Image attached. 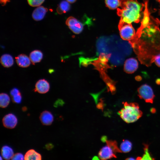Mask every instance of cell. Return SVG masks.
I'll list each match as a JSON object with an SVG mask.
<instances>
[{
	"label": "cell",
	"mask_w": 160,
	"mask_h": 160,
	"mask_svg": "<svg viewBox=\"0 0 160 160\" xmlns=\"http://www.w3.org/2000/svg\"><path fill=\"white\" fill-rule=\"evenodd\" d=\"M142 6L136 0H121V9H117L120 21L129 24L138 22L141 17Z\"/></svg>",
	"instance_id": "6da1fadb"
},
{
	"label": "cell",
	"mask_w": 160,
	"mask_h": 160,
	"mask_svg": "<svg viewBox=\"0 0 160 160\" xmlns=\"http://www.w3.org/2000/svg\"><path fill=\"white\" fill-rule=\"evenodd\" d=\"M123 107L118 112L121 118L126 123L136 121L141 117L142 111L140 109L138 104L135 103H124Z\"/></svg>",
	"instance_id": "7a4b0ae2"
},
{
	"label": "cell",
	"mask_w": 160,
	"mask_h": 160,
	"mask_svg": "<svg viewBox=\"0 0 160 160\" xmlns=\"http://www.w3.org/2000/svg\"><path fill=\"white\" fill-rule=\"evenodd\" d=\"M119 28L120 36L124 40H130L135 35V30L131 24L120 21Z\"/></svg>",
	"instance_id": "3957f363"
},
{
	"label": "cell",
	"mask_w": 160,
	"mask_h": 160,
	"mask_svg": "<svg viewBox=\"0 0 160 160\" xmlns=\"http://www.w3.org/2000/svg\"><path fill=\"white\" fill-rule=\"evenodd\" d=\"M140 98L148 103H153L154 95L152 88L149 85L144 84L141 85L137 90Z\"/></svg>",
	"instance_id": "277c9868"
},
{
	"label": "cell",
	"mask_w": 160,
	"mask_h": 160,
	"mask_svg": "<svg viewBox=\"0 0 160 160\" xmlns=\"http://www.w3.org/2000/svg\"><path fill=\"white\" fill-rule=\"evenodd\" d=\"M66 24L69 28L76 34L80 33L83 29V24L72 17H70L67 19Z\"/></svg>",
	"instance_id": "5b68a950"
},
{
	"label": "cell",
	"mask_w": 160,
	"mask_h": 160,
	"mask_svg": "<svg viewBox=\"0 0 160 160\" xmlns=\"http://www.w3.org/2000/svg\"><path fill=\"white\" fill-rule=\"evenodd\" d=\"M116 153L109 146L107 145L103 147L98 153L99 158L101 160L116 158Z\"/></svg>",
	"instance_id": "8992f818"
},
{
	"label": "cell",
	"mask_w": 160,
	"mask_h": 160,
	"mask_svg": "<svg viewBox=\"0 0 160 160\" xmlns=\"http://www.w3.org/2000/svg\"><path fill=\"white\" fill-rule=\"evenodd\" d=\"M18 122L17 117L14 114L9 113L5 116L2 119L4 126L8 129H13L17 125Z\"/></svg>",
	"instance_id": "52a82bcc"
},
{
	"label": "cell",
	"mask_w": 160,
	"mask_h": 160,
	"mask_svg": "<svg viewBox=\"0 0 160 160\" xmlns=\"http://www.w3.org/2000/svg\"><path fill=\"white\" fill-rule=\"evenodd\" d=\"M138 66L137 60L134 58L127 59L125 61L124 69L125 72L129 73H132L135 72Z\"/></svg>",
	"instance_id": "ba28073f"
},
{
	"label": "cell",
	"mask_w": 160,
	"mask_h": 160,
	"mask_svg": "<svg viewBox=\"0 0 160 160\" xmlns=\"http://www.w3.org/2000/svg\"><path fill=\"white\" fill-rule=\"evenodd\" d=\"M49 88V83L45 79H43L39 80L36 82L34 90L39 93L44 94L47 92Z\"/></svg>",
	"instance_id": "9c48e42d"
},
{
	"label": "cell",
	"mask_w": 160,
	"mask_h": 160,
	"mask_svg": "<svg viewBox=\"0 0 160 160\" xmlns=\"http://www.w3.org/2000/svg\"><path fill=\"white\" fill-rule=\"evenodd\" d=\"M47 11L46 8L42 6H38L33 11L32 17L36 21L41 20L44 17Z\"/></svg>",
	"instance_id": "30bf717a"
},
{
	"label": "cell",
	"mask_w": 160,
	"mask_h": 160,
	"mask_svg": "<svg viewBox=\"0 0 160 160\" xmlns=\"http://www.w3.org/2000/svg\"><path fill=\"white\" fill-rule=\"evenodd\" d=\"M39 118L42 124L45 125H50L54 120V117L52 114L47 111H43L40 114Z\"/></svg>",
	"instance_id": "8fae6325"
},
{
	"label": "cell",
	"mask_w": 160,
	"mask_h": 160,
	"mask_svg": "<svg viewBox=\"0 0 160 160\" xmlns=\"http://www.w3.org/2000/svg\"><path fill=\"white\" fill-rule=\"evenodd\" d=\"M16 62L18 66L22 68H26L31 64L30 58L26 55L22 54L15 57Z\"/></svg>",
	"instance_id": "7c38bea8"
},
{
	"label": "cell",
	"mask_w": 160,
	"mask_h": 160,
	"mask_svg": "<svg viewBox=\"0 0 160 160\" xmlns=\"http://www.w3.org/2000/svg\"><path fill=\"white\" fill-rule=\"evenodd\" d=\"M43 57L42 52L39 50H35L31 52L29 55V58L33 64L40 62Z\"/></svg>",
	"instance_id": "4fadbf2b"
},
{
	"label": "cell",
	"mask_w": 160,
	"mask_h": 160,
	"mask_svg": "<svg viewBox=\"0 0 160 160\" xmlns=\"http://www.w3.org/2000/svg\"><path fill=\"white\" fill-rule=\"evenodd\" d=\"M0 62L2 65L6 68L11 67L14 63L12 57L10 54H4L1 56Z\"/></svg>",
	"instance_id": "5bb4252c"
},
{
	"label": "cell",
	"mask_w": 160,
	"mask_h": 160,
	"mask_svg": "<svg viewBox=\"0 0 160 160\" xmlns=\"http://www.w3.org/2000/svg\"><path fill=\"white\" fill-rule=\"evenodd\" d=\"M1 152L2 157L6 160L11 159L14 155L12 149L7 145H4L2 147Z\"/></svg>",
	"instance_id": "9a60e30c"
},
{
	"label": "cell",
	"mask_w": 160,
	"mask_h": 160,
	"mask_svg": "<svg viewBox=\"0 0 160 160\" xmlns=\"http://www.w3.org/2000/svg\"><path fill=\"white\" fill-rule=\"evenodd\" d=\"M41 159V155L33 149L28 151L24 156V160H40Z\"/></svg>",
	"instance_id": "2e32d148"
},
{
	"label": "cell",
	"mask_w": 160,
	"mask_h": 160,
	"mask_svg": "<svg viewBox=\"0 0 160 160\" xmlns=\"http://www.w3.org/2000/svg\"><path fill=\"white\" fill-rule=\"evenodd\" d=\"M70 8L69 2L67 1H61L57 9V12L59 14L65 13L68 11Z\"/></svg>",
	"instance_id": "e0dca14e"
},
{
	"label": "cell",
	"mask_w": 160,
	"mask_h": 160,
	"mask_svg": "<svg viewBox=\"0 0 160 160\" xmlns=\"http://www.w3.org/2000/svg\"><path fill=\"white\" fill-rule=\"evenodd\" d=\"M10 98L9 95L4 93H1L0 95V106L1 108H5L9 105Z\"/></svg>",
	"instance_id": "ac0fdd59"
},
{
	"label": "cell",
	"mask_w": 160,
	"mask_h": 160,
	"mask_svg": "<svg viewBox=\"0 0 160 160\" xmlns=\"http://www.w3.org/2000/svg\"><path fill=\"white\" fill-rule=\"evenodd\" d=\"M132 144L131 142L127 140H124L120 146V149L122 152L127 153L131 150Z\"/></svg>",
	"instance_id": "d6986e66"
},
{
	"label": "cell",
	"mask_w": 160,
	"mask_h": 160,
	"mask_svg": "<svg viewBox=\"0 0 160 160\" xmlns=\"http://www.w3.org/2000/svg\"><path fill=\"white\" fill-rule=\"evenodd\" d=\"M105 2L107 7L112 9L117 8L121 5L120 0H105Z\"/></svg>",
	"instance_id": "ffe728a7"
},
{
	"label": "cell",
	"mask_w": 160,
	"mask_h": 160,
	"mask_svg": "<svg viewBox=\"0 0 160 160\" xmlns=\"http://www.w3.org/2000/svg\"><path fill=\"white\" fill-rule=\"evenodd\" d=\"M105 141L107 144L112 148L116 153L122 152L120 149L118 148L117 143L116 141L112 140H106Z\"/></svg>",
	"instance_id": "44dd1931"
},
{
	"label": "cell",
	"mask_w": 160,
	"mask_h": 160,
	"mask_svg": "<svg viewBox=\"0 0 160 160\" xmlns=\"http://www.w3.org/2000/svg\"><path fill=\"white\" fill-rule=\"evenodd\" d=\"M144 153L141 157V160H152L153 158L148 151V145L147 144L144 145Z\"/></svg>",
	"instance_id": "7402d4cb"
},
{
	"label": "cell",
	"mask_w": 160,
	"mask_h": 160,
	"mask_svg": "<svg viewBox=\"0 0 160 160\" xmlns=\"http://www.w3.org/2000/svg\"><path fill=\"white\" fill-rule=\"evenodd\" d=\"M28 4L33 7H38L41 5L45 0H27Z\"/></svg>",
	"instance_id": "603a6c76"
},
{
	"label": "cell",
	"mask_w": 160,
	"mask_h": 160,
	"mask_svg": "<svg viewBox=\"0 0 160 160\" xmlns=\"http://www.w3.org/2000/svg\"><path fill=\"white\" fill-rule=\"evenodd\" d=\"M13 101L15 103H21L22 97L21 93L12 97Z\"/></svg>",
	"instance_id": "cb8c5ba5"
},
{
	"label": "cell",
	"mask_w": 160,
	"mask_h": 160,
	"mask_svg": "<svg viewBox=\"0 0 160 160\" xmlns=\"http://www.w3.org/2000/svg\"><path fill=\"white\" fill-rule=\"evenodd\" d=\"M12 160H23L24 156L21 153H17L14 154L11 159Z\"/></svg>",
	"instance_id": "d4e9b609"
},
{
	"label": "cell",
	"mask_w": 160,
	"mask_h": 160,
	"mask_svg": "<svg viewBox=\"0 0 160 160\" xmlns=\"http://www.w3.org/2000/svg\"><path fill=\"white\" fill-rule=\"evenodd\" d=\"M20 93L19 90L16 88H14L11 90L10 91V94L12 97Z\"/></svg>",
	"instance_id": "484cf974"
},
{
	"label": "cell",
	"mask_w": 160,
	"mask_h": 160,
	"mask_svg": "<svg viewBox=\"0 0 160 160\" xmlns=\"http://www.w3.org/2000/svg\"><path fill=\"white\" fill-rule=\"evenodd\" d=\"M149 17L147 14L145 15L142 21V25L144 26H146L149 22Z\"/></svg>",
	"instance_id": "4316f807"
},
{
	"label": "cell",
	"mask_w": 160,
	"mask_h": 160,
	"mask_svg": "<svg viewBox=\"0 0 160 160\" xmlns=\"http://www.w3.org/2000/svg\"><path fill=\"white\" fill-rule=\"evenodd\" d=\"M154 60L156 65L160 67V54L157 55L155 56Z\"/></svg>",
	"instance_id": "83f0119b"
},
{
	"label": "cell",
	"mask_w": 160,
	"mask_h": 160,
	"mask_svg": "<svg viewBox=\"0 0 160 160\" xmlns=\"http://www.w3.org/2000/svg\"><path fill=\"white\" fill-rule=\"evenodd\" d=\"M54 147V145L51 143L47 144L45 146V147L48 150H50L52 149Z\"/></svg>",
	"instance_id": "f1b7e54d"
},
{
	"label": "cell",
	"mask_w": 160,
	"mask_h": 160,
	"mask_svg": "<svg viewBox=\"0 0 160 160\" xmlns=\"http://www.w3.org/2000/svg\"><path fill=\"white\" fill-rule=\"evenodd\" d=\"M62 102L61 100L60 99H58V100H57L55 103L54 104V106L55 107H57V105H59L60 104H61V103Z\"/></svg>",
	"instance_id": "f546056e"
},
{
	"label": "cell",
	"mask_w": 160,
	"mask_h": 160,
	"mask_svg": "<svg viewBox=\"0 0 160 160\" xmlns=\"http://www.w3.org/2000/svg\"><path fill=\"white\" fill-rule=\"evenodd\" d=\"M68 2L70 3H73L75 2L76 0H66Z\"/></svg>",
	"instance_id": "4dcf8cb0"
},
{
	"label": "cell",
	"mask_w": 160,
	"mask_h": 160,
	"mask_svg": "<svg viewBox=\"0 0 160 160\" xmlns=\"http://www.w3.org/2000/svg\"><path fill=\"white\" fill-rule=\"evenodd\" d=\"M126 159L131 160V159H135L132 158H127Z\"/></svg>",
	"instance_id": "1f68e13d"
},
{
	"label": "cell",
	"mask_w": 160,
	"mask_h": 160,
	"mask_svg": "<svg viewBox=\"0 0 160 160\" xmlns=\"http://www.w3.org/2000/svg\"><path fill=\"white\" fill-rule=\"evenodd\" d=\"M151 112L153 111L154 112V111H155V110H154V109H151Z\"/></svg>",
	"instance_id": "d6a6232c"
},
{
	"label": "cell",
	"mask_w": 160,
	"mask_h": 160,
	"mask_svg": "<svg viewBox=\"0 0 160 160\" xmlns=\"http://www.w3.org/2000/svg\"><path fill=\"white\" fill-rule=\"evenodd\" d=\"M0 158H1V160H2V157H1V156H0Z\"/></svg>",
	"instance_id": "836d02e7"
}]
</instances>
